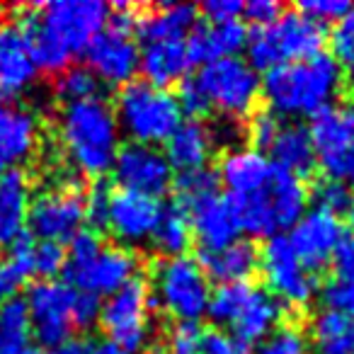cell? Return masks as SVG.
<instances>
[{"instance_id":"6da1fadb","label":"cell","mask_w":354,"mask_h":354,"mask_svg":"<svg viewBox=\"0 0 354 354\" xmlns=\"http://www.w3.org/2000/svg\"><path fill=\"white\" fill-rule=\"evenodd\" d=\"M109 12L112 8L100 0H56L22 8L17 30L37 68L59 75L107 27Z\"/></svg>"},{"instance_id":"7a4b0ae2","label":"cell","mask_w":354,"mask_h":354,"mask_svg":"<svg viewBox=\"0 0 354 354\" xmlns=\"http://www.w3.org/2000/svg\"><path fill=\"white\" fill-rule=\"evenodd\" d=\"M56 131L61 151L75 172L95 180L112 172L122 131L112 104L102 95L61 104Z\"/></svg>"},{"instance_id":"3957f363","label":"cell","mask_w":354,"mask_h":354,"mask_svg":"<svg viewBox=\"0 0 354 354\" xmlns=\"http://www.w3.org/2000/svg\"><path fill=\"white\" fill-rule=\"evenodd\" d=\"M344 88V71L330 54L272 68L262 78V97L274 117L296 122L313 119L325 107L335 104Z\"/></svg>"},{"instance_id":"277c9868","label":"cell","mask_w":354,"mask_h":354,"mask_svg":"<svg viewBox=\"0 0 354 354\" xmlns=\"http://www.w3.org/2000/svg\"><path fill=\"white\" fill-rule=\"evenodd\" d=\"M138 257L124 245H104L95 231H80L66 252V284L95 299L112 296L136 279Z\"/></svg>"},{"instance_id":"5b68a950","label":"cell","mask_w":354,"mask_h":354,"mask_svg":"<svg viewBox=\"0 0 354 354\" xmlns=\"http://www.w3.org/2000/svg\"><path fill=\"white\" fill-rule=\"evenodd\" d=\"M209 318L216 328L231 333L243 344H260L281 325V304L270 294L250 281L238 284H221L212 291L207 308Z\"/></svg>"},{"instance_id":"8992f818","label":"cell","mask_w":354,"mask_h":354,"mask_svg":"<svg viewBox=\"0 0 354 354\" xmlns=\"http://www.w3.org/2000/svg\"><path fill=\"white\" fill-rule=\"evenodd\" d=\"M233 204H236L241 231L270 241L304 216L308 189L301 177L274 165L272 180L260 192L245 199H233Z\"/></svg>"},{"instance_id":"52a82bcc","label":"cell","mask_w":354,"mask_h":354,"mask_svg":"<svg viewBox=\"0 0 354 354\" xmlns=\"http://www.w3.org/2000/svg\"><path fill=\"white\" fill-rule=\"evenodd\" d=\"M325 27L299 10H286L272 25L257 27L248 37V64L255 71H272L323 54Z\"/></svg>"},{"instance_id":"ba28073f","label":"cell","mask_w":354,"mask_h":354,"mask_svg":"<svg viewBox=\"0 0 354 354\" xmlns=\"http://www.w3.org/2000/svg\"><path fill=\"white\" fill-rule=\"evenodd\" d=\"M112 109L119 131L127 133L131 143H146V146L167 141L177 124L183 122L175 95L146 80H131L124 85Z\"/></svg>"},{"instance_id":"9c48e42d","label":"cell","mask_w":354,"mask_h":354,"mask_svg":"<svg viewBox=\"0 0 354 354\" xmlns=\"http://www.w3.org/2000/svg\"><path fill=\"white\" fill-rule=\"evenodd\" d=\"M151 299L177 323H197L209 308L212 286L194 257H162L151 272Z\"/></svg>"},{"instance_id":"30bf717a","label":"cell","mask_w":354,"mask_h":354,"mask_svg":"<svg viewBox=\"0 0 354 354\" xmlns=\"http://www.w3.org/2000/svg\"><path fill=\"white\" fill-rule=\"evenodd\" d=\"M192 78L207 100L209 112L221 114L231 122L250 119L257 100L262 97V78L241 56L204 64Z\"/></svg>"},{"instance_id":"8fae6325","label":"cell","mask_w":354,"mask_h":354,"mask_svg":"<svg viewBox=\"0 0 354 354\" xmlns=\"http://www.w3.org/2000/svg\"><path fill=\"white\" fill-rule=\"evenodd\" d=\"M109 15L112 20L107 22V27L85 49V59H88L85 68L100 83L124 88L133 80L138 71V59H141V49L133 39L138 8L129 6V3H117Z\"/></svg>"},{"instance_id":"7c38bea8","label":"cell","mask_w":354,"mask_h":354,"mask_svg":"<svg viewBox=\"0 0 354 354\" xmlns=\"http://www.w3.org/2000/svg\"><path fill=\"white\" fill-rule=\"evenodd\" d=\"M97 323L109 342L119 344L124 352H143L156 333L153 330V299L146 281L131 279L112 296H107V301L100 304Z\"/></svg>"},{"instance_id":"4fadbf2b","label":"cell","mask_w":354,"mask_h":354,"mask_svg":"<svg viewBox=\"0 0 354 354\" xmlns=\"http://www.w3.org/2000/svg\"><path fill=\"white\" fill-rule=\"evenodd\" d=\"M313 156L325 177L354 183V102H337L310 119Z\"/></svg>"},{"instance_id":"5bb4252c","label":"cell","mask_w":354,"mask_h":354,"mask_svg":"<svg viewBox=\"0 0 354 354\" xmlns=\"http://www.w3.org/2000/svg\"><path fill=\"white\" fill-rule=\"evenodd\" d=\"M85 223V194L73 180H59L30 202L27 226L41 243L73 241Z\"/></svg>"},{"instance_id":"9a60e30c","label":"cell","mask_w":354,"mask_h":354,"mask_svg":"<svg viewBox=\"0 0 354 354\" xmlns=\"http://www.w3.org/2000/svg\"><path fill=\"white\" fill-rule=\"evenodd\" d=\"M260 267L270 294L289 308H306L318 296V279L308 272L296 252L291 250L286 236H274L260 250Z\"/></svg>"},{"instance_id":"2e32d148","label":"cell","mask_w":354,"mask_h":354,"mask_svg":"<svg viewBox=\"0 0 354 354\" xmlns=\"http://www.w3.org/2000/svg\"><path fill=\"white\" fill-rule=\"evenodd\" d=\"M78 291L66 281L41 279L35 281L27 291V315H30V328L37 342L46 349L56 347L64 339L71 337L73 323V304Z\"/></svg>"},{"instance_id":"e0dca14e","label":"cell","mask_w":354,"mask_h":354,"mask_svg":"<svg viewBox=\"0 0 354 354\" xmlns=\"http://www.w3.org/2000/svg\"><path fill=\"white\" fill-rule=\"evenodd\" d=\"M112 175L119 183V189L146 194L160 199L172 187V167L165 153L146 143H124L114 158Z\"/></svg>"},{"instance_id":"ac0fdd59","label":"cell","mask_w":354,"mask_h":354,"mask_svg":"<svg viewBox=\"0 0 354 354\" xmlns=\"http://www.w3.org/2000/svg\"><path fill=\"white\" fill-rule=\"evenodd\" d=\"M160 212V199L129 192V189H109L104 228L117 238L119 245L131 250L133 245H143L151 241Z\"/></svg>"},{"instance_id":"d6986e66","label":"cell","mask_w":354,"mask_h":354,"mask_svg":"<svg viewBox=\"0 0 354 354\" xmlns=\"http://www.w3.org/2000/svg\"><path fill=\"white\" fill-rule=\"evenodd\" d=\"M187 212L192 238H197L202 252L221 250L231 245L241 236V221H238L236 204L228 194H221L218 189L202 194L187 204H180Z\"/></svg>"},{"instance_id":"ffe728a7","label":"cell","mask_w":354,"mask_h":354,"mask_svg":"<svg viewBox=\"0 0 354 354\" xmlns=\"http://www.w3.org/2000/svg\"><path fill=\"white\" fill-rule=\"evenodd\" d=\"M342 236L344 226L339 221V216L320 212V209H310L291 226V233L286 241H289L291 250L301 260V265L315 274V272L330 265L333 252Z\"/></svg>"},{"instance_id":"44dd1931","label":"cell","mask_w":354,"mask_h":354,"mask_svg":"<svg viewBox=\"0 0 354 354\" xmlns=\"http://www.w3.org/2000/svg\"><path fill=\"white\" fill-rule=\"evenodd\" d=\"M274 172V162L267 156H262L255 148H231L223 153L221 162H218L216 177L228 189L231 199H245L257 194L267 183L272 180Z\"/></svg>"},{"instance_id":"7402d4cb","label":"cell","mask_w":354,"mask_h":354,"mask_svg":"<svg viewBox=\"0 0 354 354\" xmlns=\"http://www.w3.org/2000/svg\"><path fill=\"white\" fill-rule=\"evenodd\" d=\"M39 146V119L35 112L8 104L0 112V175L17 170Z\"/></svg>"},{"instance_id":"603a6c76","label":"cell","mask_w":354,"mask_h":354,"mask_svg":"<svg viewBox=\"0 0 354 354\" xmlns=\"http://www.w3.org/2000/svg\"><path fill=\"white\" fill-rule=\"evenodd\" d=\"M216 133L202 122V119H185L177 124L175 131L165 141V158L172 170L197 172L212 162Z\"/></svg>"},{"instance_id":"cb8c5ba5","label":"cell","mask_w":354,"mask_h":354,"mask_svg":"<svg viewBox=\"0 0 354 354\" xmlns=\"http://www.w3.org/2000/svg\"><path fill=\"white\" fill-rule=\"evenodd\" d=\"M37 71L20 30L15 25H0V102L32 88Z\"/></svg>"},{"instance_id":"d4e9b609","label":"cell","mask_w":354,"mask_h":354,"mask_svg":"<svg viewBox=\"0 0 354 354\" xmlns=\"http://www.w3.org/2000/svg\"><path fill=\"white\" fill-rule=\"evenodd\" d=\"M32 202V180L22 167L0 175V250L25 236L27 212Z\"/></svg>"},{"instance_id":"484cf974","label":"cell","mask_w":354,"mask_h":354,"mask_svg":"<svg viewBox=\"0 0 354 354\" xmlns=\"http://www.w3.org/2000/svg\"><path fill=\"white\" fill-rule=\"evenodd\" d=\"M248 27L241 20L236 22H207L202 27H194L187 37V51L192 64H212L218 59L238 56L248 44Z\"/></svg>"},{"instance_id":"4316f807","label":"cell","mask_w":354,"mask_h":354,"mask_svg":"<svg viewBox=\"0 0 354 354\" xmlns=\"http://www.w3.org/2000/svg\"><path fill=\"white\" fill-rule=\"evenodd\" d=\"M192 68V59L185 41H153L143 44L138 71L143 73V80L156 88H170L172 83H183Z\"/></svg>"},{"instance_id":"83f0119b","label":"cell","mask_w":354,"mask_h":354,"mask_svg":"<svg viewBox=\"0 0 354 354\" xmlns=\"http://www.w3.org/2000/svg\"><path fill=\"white\" fill-rule=\"evenodd\" d=\"M199 10L189 3H167L138 15L136 30L146 44L153 41H185L197 27Z\"/></svg>"},{"instance_id":"f1b7e54d","label":"cell","mask_w":354,"mask_h":354,"mask_svg":"<svg viewBox=\"0 0 354 354\" xmlns=\"http://www.w3.org/2000/svg\"><path fill=\"white\" fill-rule=\"evenodd\" d=\"M207 279H214L218 284H238V281H250V277L260 267V250L250 241H241L221 248V250L202 252L199 255Z\"/></svg>"},{"instance_id":"f546056e","label":"cell","mask_w":354,"mask_h":354,"mask_svg":"<svg viewBox=\"0 0 354 354\" xmlns=\"http://www.w3.org/2000/svg\"><path fill=\"white\" fill-rule=\"evenodd\" d=\"M267 151L274 158V165L286 172H294L296 177L304 180L315 165L313 156V143H310V133L304 124L299 122H281L277 129L274 141L270 143Z\"/></svg>"},{"instance_id":"4dcf8cb0","label":"cell","mask_w":354,"mask_h":354,"mask_svg":"<svg viewBox=\"0 0 354 354\" xmlns=\"http://www.w3.org/2000/svg\"><path fill=\"white\" fill-rule=\"evenodd\" d=\"M308 339L318 354H354V313L318 310Z\"/></svg>"},{"instance_id":"1f68e13d","label":"cell","mask_w":354,"mask_h":354,"mask_svg":"<svg viewBox=\"0 0 354 354\" xmlns=\"http://www.w3.org/2000/svg\"><path fill=\"white\" fill-rule=\"evenodd\" d=\"M151 243L162 257H180L187 252L192 243V226H189L187 212L177 202L162 207Z\"/></svg>"},{"instance_id":"d6a6232c","label":"cell","mask_w":354,"mask_h":354,"mask_svg":"<svg viewBox=\"0 0 354 354\" xmlns=\"http://www.w3.org/2000/svg\"><path fill=\"white\" fill-rule=\"evenodd\" d=\"M32 252H35V238L25 233L12 243L6 257H0V306H6L10 299H17L20 286L35 274Z\"/></svg>"},{"instance_id":"836d02e7","label":"cell","mask_w":354,"mask_h":354,"mask_svg":"<svg viewBox=\"0 0 354 354\" xmlns=\"http://www.w3.org/2000/svg\"><path fill=\"white\" fill-rule=\"evenodd\" d=\"M30 315L25 299H10L0 306V354H20L30 349Z\"/></svg>"},{"instance_id":"e575fe53","label":"cell","mask_w":354,"mask_h":354,"mask_svg":"<svg viewBox=\"0 0 354 354\" xmlns=\"http://www.w3.org/2000/svg\"><path fill=\"white\" fill-rule=\"evenodd\" d=\"M56 97L61 102H78V100H90L100 95V80L90 73L85 66H68L56 75Z\"/></svg>"},{"instance_id":"d590c367","label":"cell","mask_w":354,"mask_h":354,"mask_svg":"<svg viewBox=\"0 0 354 354\" xmlns=\"http://www.w3.org/2000/svg\"><path fill=\"white\" fill-rule=\"evenodd\" d=\"M308 199H313V204H315L313 209H320V212H328V214H333V216H339V214L349 212L352 189H349V185L323 175L320 180L313 183V187H310V192H308Z\"/></svg>"},{"instance_id":"8d00e7d4","label":"cell","mask_w":354,"mask_h":354,"mask_svg":"<svg viewBox=\"0 0 354 354\" xmlns=\"http://www.w3.org/2000/svg\"><path fill=\"white\" fill-rule=\"evenodd\" d=\"M252 354H313L310 339L299 325L281 323L267 339H262Z\"/></svg>"},{"instance_id":"74e56055","label":"cell","mask_w":354,"mask_h":354,"mask_svg":"<svg viewBox=\"0 0 354 354\" xmlns=\"http://www.w3.org/2000/svg\"><path fill=\"white\" fill-rule=\"evenodd\" d=\"M333 59L344 73L354 75V8L335 25L333 32Z\"/></svg>"},{"instance_id":"f35d334b","label":"cell","mask_w":354,"mask_h":354,"mask_svg":"<svg viewBox=\"0 0 354 354\" xmlns=\"http://www.w3.org/2000/svg\"><path fill=\"white\" fill-rule=\"evenodd\" d=\"M212 189H218V177L209 167L197 172H183L177 177V204H187Z\"/></svg>"},{"instance_id":"ab89813d","label":"cell","mask_w":354,"mask_h":354,"mask_svg":"<svg viewBox=\"0 0 354 354\" xmlns=\"http://www.w3.org/2000/svg\"><path fill=\"white\" fill-rule=\"evenodd\" d=\"M66 265V250L59 243H35V252H32V270L35 274L44 277V279H54L59 272H64Z\"/></svg>"},{"instance_id":"60d3db41","label":"cell","mask_w":354,"mask_h":354,"mask_svg":"<svg viewBox=\"0 0 354 354\" xmlns=\"http://www.w3.org/2000/svg\"><path fill=\"white\" fill-rule=\"evenodd\" d=\"M325 310H337V313H354V281L330 279L325 286L318 289Z\"/></svg>"},{"instance_id":"b9f144b4","label":"cell","mask_w":354,"mask_h":354,"mask_svg":"<svg viewBox=\"0 0 354 354\" xmlns=\"http://www.w3.org/2000/svg\"><path fill=\"white\" fill-rule=\"evenodd\" d=\"M202 333L197 323H177L167 335V344L162 354H199Z\"/></svg>"},{"instance_id":"7bdbcfd3","label":"cell","mask_w":354,"mask_h":354,"mask_svg":"<svg viewBox=\"0 0 354 354\" xmlns=\"http://www.w3.org/2000/svg\"><path fill=\"white\" fill-rule=\"evenodd\" d=\"M349 10H352V6L344 0H304V3H299L301 15L318 22L320 27L325 22H339Z\"/></svg>"},{"instance_id":"ee69618b","label":"cell","mask_w":354,"mask_h":354,"mask_svg":"<svg viewBox=\"0 0 354 354\" xmlns=\"http://www.w3.org/2000/svg\"><path fill=\"white\" fill-rule=\"evenodd\" d=\"M279 117H274V114L270 112V109H265V112H257L250 117V122H248V138L252 141V146H255V151H267L270 148V143L274 141L277 136V129H279Z\"/></svg>"},{"instance_id":"f6af8a7d","label":"cell","mask_w":354,"mask_h":354,"mask_svg":"<svg viewBox=\"0 0 354 354\" xmlns=\"http://www.w3.org/2000/svg\"><path fill=\"white\" fill-rule=\"evenodd\" d=\"M199 354H250L248 344L221 328H212L202 333V347Z\"/></svg>"},{"instance_id":"bcb514c9","label":"cell","mask_w":354,"mask_h":354,"mask_svg":"<svg viewBox=\"0 0 354 354\" xmlns=\"http://www.w3.org/2000/svg\"><path fill=\"white\" fill-rule=\"evenodd\" d=\"M335 270V279L354 281V233H344L330 260Z\"/></svg>"},{"instance_id":"7dc6e473","label":"cell","mask_w":354,"mask_h":354,"mask_svg":"<svg viewBox=\"0 0 354 354\" xmlns=\"http://www.w3.org/2000/svg\"><path fill=\"white\" fill-rule=\"evenodd\" d=\"M281 12H284V8L279 3H274V0H250L248 6H243V17L257 27L272 25Z\"/></svg>"},{"instance_id":"c3c4849f","label":"cell","mask_w":354,"mask_h":354,"mask_svg":"<svg viewBox=\"0 0 354 354\" xmlns=\"http://www.w3.org/2000/svg\"><path fill=\"white\" fill-rule=\"evenodd\" d=\"M243 6L245 3H238V0H209L202 6V12L209 22H236L243 15Z\"/></svg>"},{"instance_id":"681fc988","label":"cell","mask_w":354,"mask_h":354,"mask_svg":"<svg viewBox=\"0 0 354 354\" xmlns=\"http://www.w3.org/2000/svg\"><path fill=\"white\" fill-rule=\"evenodd\" d=\"M100 318V299L90 294H75V304H73V323L75 328L85 330L93 328Z\"/></svg>"},{"instance_id":"f907efd6","label":"cell","mask_w":354,"mask_h":354,"mask_svg":"<svg viewBox=\"0 0 354 354\" xmlns=\"http://www.w3.org/2000/svg\"><path fill=\"white\" fill-rule=\"evenodd\" d=\"M88 352H90V342H85L83 337H73V335L49 349V354H88Z\"/></svg>"},{"instance_id":"816d5d0a","label":"cell","mask_w":354,"mask_h":354,"mask_svg":"<svg viewBox=\"0 0 354 354\" xmlns=\"http://www.w3.org/2000/svg\"><path fill=\"white\" fill-rule=\"evenodd\" d=\"M88 354H129V352H124L119 344L109 342V339H100V342L90 344V352Z\"/></svg>"},{"instance_id":"f5cc1de1","label":"cell","mask_w":354,"mask_h":354,"mask_svg":"<svg viewBox=\"0 0 354 354\" xmlns=\"http://www.w3.org/2000/svg\"><path fill=\"white\" fill-rule=\"evenodd\" d=\"M349 218H352V223H354V194H352V204H349Z\"/></svg>"},{"instance_id":"db71d44e","label":"cell","mask_w":354,"mask_h":354,"mask_svg":"<svg viewBox=\"0 0 354 354\" xmlns=\"http://www.w3.org/2000/svg\"><path fill=\"white\" fill-rule=\"evenodd\" d=\"M20 354H39V352H37V349H32V347H30V349H25V352H20Z\"/></svg>"},{"instance_id":"11a10c76","label":"cell","mask_w":354,"mask_h":354,"mask_svg":"<svg viewBox=\"0 0 354 354\" xmlns=\"http://www.w3.org/2000/svg\"><path fill=\"white\" fill-rule=\"evenodd\" d=\"M6 107H8V104H6V102H0V112H3V109H6Z\"/></svg>"}]
</instances>
